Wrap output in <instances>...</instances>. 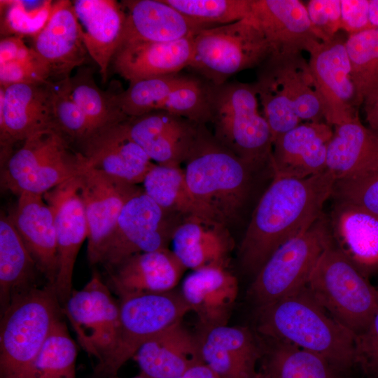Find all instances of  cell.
I'll return each mask as SVG.
<instances>
[{
  "mask_svg": "<svg viewBox=\"0 0 378 378\" xmlns=\"http://www.w3.org/2000/svg\"><path fill=\"white\" fill-rule=\"evenodd\" d=\"M345 46L360 106L378 94V28L349 35Z\"/></svg>",
  "mask_w": 378,
  "mask_h": 378,
  "instance_id": "8d00e7d4",
  "label": "cell"
},
{
  "mask_svg": "<svg viewBox=\"0 0 378 378\" xmlns=\"http://www.w3.org/2000/svg\"><path fill=\"white\" fill-rule=\"evenodd\" d=\"M37 56L33 48L25 44L22 36H6L0 41V65L14 61L30 60Z\"/></svg>",
  "mask_w": 378,
  "mask_h": 378,
  "instance_id": "f907efd6",
  "label": "cell"
},
{
  "mask_svg": "<svg viewBox=\"0 0 378 378\" xmlns=\"http://www.w3.org/2000/svg\"><path fill=\"white\" fill-rule=\"evenodd\" d=\"M69 142L54 130L24 140L1 164V188L17 196L24 192L43 195L80 175L87 160L71 150Z\"/></svg>",
  "mask_w": 378,
  "mask_h": 378,
  "instance_id": "52a82bcc",
  "label": "cell"
},
{
  "mask_svg": "<svg viewBox=\"0 0 378 378\" xmlns=\"http://www.w3.org/2000/svg\"><path fill=\"white\" fill-rule=\"evenodd\" d=\"M48 285L54 287L57 273L55 215L43 195L24 192L8 214Z\"/></svg>",
  "mask_w": 378,
  "mask_h": 378,
  "instance_id": "4316f807",
  "label": "cell"
},
{
  "mask_svg": "<svg viewBox=\"0 0 378 378\" xmlns=\"http://www.w3.org/2000/svg\"><path fill=\"white\" fill-rule=\"evenodd\" d=\"M178 378H219L204 363L196 365Z\"/></svg>",
  "mask_w": 378,
  "mask_h": 378,
  "instance_id": "f5cc1de1",
  "label": "cell"
},
{
  "mask_svg": "<svg viewBox=\"0 0 378 378\" xmlns=\"http://www.w3.org/2000/svg\"><path fill=\"white\" fill-rule=\"evenodd\" d=\"M72 4L88 54L106 82L109 64L121 43L125 10L114 0H75Z\"/></svg>",
  "mask_w": 378,
  "mask_h": 378,
  "instance_id": "f1b7e54d",
  "label": "cell"
},
{
  "mask_svg": "<svg viewBox=\"0 0 378 378\" xmlns=\"http://www.w3.org/2000/svg\"><path fill=\"white\" fill-rule=\"evenodd\" d=\"M77 181L88 228V260L95 265L100 264L125 204L143 188L89 167Z\"/></svg>",
  "mask_w": 378,
  "mask_h": 378,
  "instance_id": "5bb4252c",
  "label": "cell"
},
{
  "mask_svg": "<svg viewBox=\"0 0 378 378\" xmlns=\"http://www.w3.org/2000/svg\"><path fill=\"white\" fill-rule=\"evenodd\" d=\"M186 268L168 248L134 255L107 272L106 284L118 298L174 289Z\"/></svg>",
  "mask_w": 378,
  "mask_h": 378,
  "instance_id": "484cf974",
  "label": "cell"
},
{
  "mask_svg": "<svg viewBox=\"0 0 378 378\" xmlns=\"http://www.w3.org/2000/svg\"><path fill=\"white\" fill-rule=\"evenodd\" d=\"M1 34L6 36H36L46 26L54 9L52 1H1Z\"/></svg>",
  "mask_w": 378,
  "mask_h": 378,
  "instance_id": "60d3db41",
  "label": "cell"
},
{
  "mask_svg": "<svg viewBox=\"0 0 378 378\" xmlns=\"http://www.w3.org/2000/svg\"><path fill=\"white\" fill-rule=\"evenodd\" d=\"M188 186L197 200L220 223L239 215L248 194L251 168L200 125L184 162Z\"/></svg>",
  "mask_w": 378,
  "mask_h": 378,
  "instance_id": "3957f363",
  "label": "cell"
},
{
  "mask_svg": "<svg viewBox=\"0 0 378 378\" xmlns=\"http://www.w3.org/2000/svg\"><path fill=\"white\" fill-rule=\"evenodd\" d=\"M55 130L52 82L0 87L1 164L14 151L15 143Z\"/></svg>",
  "mask_w": 378,
  "mask_h": 378,
  "instance_id": "9a60e30c",
  "label": "cell"
},
{
  "mask_svg": "<svg viewBox=\"0 0 378 378\" xmlns=\"http://www.w3.org/2000/svg\"><path fill=\"white\" fill-rule=\"evenodd\" d=\"M305 6L317 38L326 41L335 38L342 29L341 0H310Z\"/></svg>",
  "mask_w": 378,
  "mask_h": 378,
  "instance_id": "bcb514c9",
  "label": "cell"
},
{
  "mask_svg": "<svg viewBox=\"0 0 378 378\" xmlns=\"http://www.w3.org/2000/svg\"><path fill=\"white\" fill-rule=\"evenodd\" d=\"M197 337L203 363L219 378H256L262 350L248 328L212 327L201 329Z\"/></svg>",
  "mask_w": 378,
  "mask_h": 378,
  "instance_id": "cb8c5ba5",
  "label": "cell"
},
{
  "mask_svg": "<svg viewBox=\"0 0 378 378\" xmlns=\"http://www.w3.org/2000/svg\"><path fill=\"white\" fill-rule=\"evenodd\" d=\"M201 329L227 325L239 292L237 277L228 266L213 265L192 270L180 290Z\"/></svg>",
  "mask_w": 378,
  "mask_h": 378,
  "instance_id": "d4e9b609",
  "label": "cell"
},
{
  "mask_svg": "<svg viewBox=\"0 0 378 378\" xmlns=\"http://www.w3.org/2000/svg\"><path fill=\"white\" fill-rule=\"evenodd\" d=\"M160 110L205 125L211 119L209 83L186 76L171 92Z\"/></svg>",
  "mask_w": 378,
  "mask_h": 378,
  "instance_id": "ee69618b",
  "label": "cell"
},
{
  "mask_svg": "<svg viewBox=\"0 0 378 378\" xmlns=\"http://www.w3.org/2000/svg\"><path fill=\"white\" fill-rule=\"evenodd\" d=\"M272 341L260 370L269 378H344L319 355L289 342Z\"/></svg>",
  "mask_w": 378,
  "mask_h": 378,
  "instance_id": "d590c367",
  "label": "cell"
},
{
  "mask_svg": "<svg viewBox=\"0 0 378 378\" xmlns=\"http://www.w3.org/2000/svg\"><path fill=\"white\" fill-rule=\"evenodd\" d=\"M307 52L308 66L324 121L335 127L358 115L345 41L337 36L330 41H319Z\"/></svg>",
  "mask_w": 378,
  "mask_h": 378,
  "instance_id": "7c38bea8",
  "label": "cell"
},
{
  "mask_svg": "<svg viewBox=\"0 0 378 378\" xmlns=\"http://www.w3.org/2000/svg\"><path fill=\"white\" fill-rule=\"evenodd\" d=\"M270 53L262 31L250 15L199 31L193 38L189 66L209 83L219 85L237 72L260 66Z\"/></svg>",
  "mask_w": 378,
  "mask_h": 378,
  "instance_id": "30bf717a",
  "label": "cell"
},
{
  "mask_svg": "<svg viewBox=\"0 0 378 378\" xmlns=\"http://www.w3.org/2000/svg\"><path fill=\"white\" fill-rule=\"evenodd\" d=\"M363 105L368 127L378 134V94L365 101Z\"/></svg>",
  "mask_w": 378,
  "mask_h": 378,
  "instance_id": "816d5d0a",
  "label": "cell"
},
{
  "mask_svg": "<svg viewBox=\"0 0 378 378\" xmlns=\"http://www.w3.org/2000/svg\"><path fill=\"white\" fill-rule=\"evenodd\" d=\"M334 245L366 278L378 273V216L336 200L328 220Z\"/></svg>",
  "mask_w": 378,
  "mask_h": 378,
  "instance_id": "7402d4cb",
  "label": "cell"
},
{
  "mask_svg": "<svg viewBox=\"0 0 378 378\" xmlns=\"http://www.w3.org/2000/svg\"><path fill=\"white\" fill-rule=\"evenodd\" d=\"M209 97L214 137L251 167L270 164L272 134L255 83H209Z\"/></svg>",
  "mask_w": 378,
  "mask_h": 378,
  "instance_id": "5b68a950",
  "label": "cell"
},
{
  "mask_svg": "<svg viewBox=\"0 0 378 378\" xmlns=\"http://www.w3.org/2000/svg\"><path fill=\"white\" fill-rule=\"evenodd\" d=\"M55 215L57 273L54 289L63 307L72 292L74 265L88 228L77 176L46 192Z\"/></svg>",
  "mask_w": 378,
  "mask_h": 378,
  "instance_id": "2e32d148",
  "label": "cell"
},
{
  "mask_svg": "<svg viewBox=\"0 0 378 378\" xmlns=\"http://www.w3.org/2000/svg\"><path fill=\"white\" fill-rule=\"evenodd\" d=\"M369 18L372 28H378V0H369Z\"/></svg>",
  "mask_w": 378,
  "mask_h": 378,
  "instance_id": "db71d44e",
  "label": "cell"
},
{
  "mask_svg": "<svg viewBox=\"0 0 378 378\" xmlns=\"http://www.w3.org/2000/svg\"><path fill=\"white\" fill-rule=\"evenodd\" d=\"M335 181L328 170L303 178L273 176L239 246L244 270L255 276L279 246L308 230L323 214Z\"/></svg>",
  "mask_w": 378,
  "mask_h": 378,
  "instance_id": "6da1fadb",
  "label": "cell"
},
{
  "mask_svg": "<svg viewBox=\"0 0 378 378\" xmlns=\"http://www.w3.org/2000/svg\"><path fill=\"white\" fill-rule=\"evenodd\" d=\"M194 36L167 43L121 44L112 60L114 70L130 84L178 73L190 64Z\"/></svg>",
  "mask_w": 378,
  "mask_h": 378,
  "instance_id": "4dcf8cb0",
  "label": "cell"
},
{
  "mask_svg": "<svg viewBox=\"0 0 378 378\" xmlns=\"http://www.w3.org/2000/svg\"><path fill=\"white\" fill-rule=\"evenodd\" d=\"M256 378H269L265 373L259 370L257 373Z\"/></svg>",
  "mask_w": 378,
  "mask_h": 378,
  "instance_id": "9f6ffc18",
  "label": "cell"
},
{
  "mask_svg": "<svg viewBox=\"0 0 378 378\" xmlns=\"http://www.w3.org/2000/svg\"><path fill=\"white\" fill-rule=\"evenodd\" d=\"M169 214L142 190L125 204L100 265L106 272L127 258L167 248L174 230Z\"/></svg>",
  "mask_w": 378,
  "mask_h": 378,
  "instance_id": "4fadbf2b",
  "label": "cell"
},
{
  "mask_svg": "<svg viewBox=\"0 0 378 378\" xmlns=\"http://www.w3.org/2000/svg\"><path fill=\"white\" fill-rule=\"evenodd\" d=\"M33 38V49L48 69L50 81L70 78L88 55L72 1L55 2L47 24Z\"/></svg>",
  "mask_w": 378,
  "mask_h": 378,
  "instance_id": "44dd1931",
  "label": "cell"
},
{
  "mask_svg": "<svg viewBox=\"0 0 378 378\" xmlns=\"http://www.w3.org/2000/svg\"><path fill=\"white\" fill-rule=\"evenodd\" d=\"M356 365L368 378H378V309L369 326L356 337Z\"/></svg>",
  "mask_w": 378,
  "mask_h": 378,
  "instance_id": "c3c4849f",
  "label": "cell"
},
{
  "mask_svg": "<svg viewBox=\"0 0 378 378\" xmlns=\"http://www.w3.org/2000/svg\"><path fill=\"white\" fill-rule=\"evenodd\" d=\"M142 188L169 214L183 220L197 218L219 223L195 197L180 167L155 164L145 176Z\"/></svg>",
  "mask_w": 378,
  "mask_h": 378,
  "instance_id": "e575fe53",
  "label": "cell"
},
{
  "mask_svg": "<svg viewBox=\"0 0 378 378\" xmlns=\"http://www.w3.org/2000/svg\"><path fill=\"white\" fill-rule=\"evenodd\" d=\"M260 66L262 69L255 83L258 93L284 99L301 121H324L308 62L301 53L270 55Z\"/></svg>",
  "mask_w": 378,
  "mask_h": 378,
  "instance_id": "d6986e66",
  "label": "cell"
},
{
  "mask_svg": "<svg viewBox=\"0 0 378 378\" xmlns=\"http://www.w3.org/2000/svg\"><path fill=\"white\" fill-rule=\"evenodd\" d=\"M110 378H120V377H118V375H115V376L111 377ZM130 378H148V377H146V375H144V374L139 372V374H137V375H136L134 377H130Z\"/></svg>",
  "mask_w": 378,
  "mask_h": 378,
  "instance_id": "11a10c76",
  "label": "cell"
},
{
  "mask_svg": "<svg viewBox=\"0 0 378 378\" xmlns=\"http://www.w3.org/2000/svg\"><path fill=\"white\" fill-rule=\"evenodd\" d=\"M69 78L51 81L54 125L56 131L69 141L83 145L94 132L89 120L70 94Z\"/></svg>",
  "mask_w": 378,
  "mask_h": 378,
  "instance_id": "7bdbcfd3",
  "label": "cell"
},
{
  "mask_svg": "<svg viewBox=\"0 0 378 378\" xmlns=\"http://www.w3.org/2000/svg\"><path fill=\"white\" fill-rule=\"evenodd\" d=\"M41 275L10 217H0V309L2 313L17 296L38 286Z\"/></svg>",
  "mask_w": 378,
  "mask_h": 378,
  "instance_id": "836d02e7",
  "label": "cell"
},
{
  "mask_svg": "<svg viewBox=\"0 0 378 378\" xmlns=\"http://www.w3.org/2000/svg\"><path fill=\"white\" fill-rule=\"evenodd\" d=\"M70 94L89 120L94 134L108 125L127 119L117 107L113 93L98 88L90 69H79L69 78Z\"/></svg>",
  "mask_w": 378,
  "mask_h": 378,
  "instance_id": "74e56055",
  "label": "cell"
},
{
  "mask_svg": "<svg viewBox=\"0 0 378 378\" xmlns=\"http://www.w3.org/2000/svg\"><path fill=\"white\" fill-rule=\"evenodd\" d=\"M307 287L321 306L356 337L366 330L378 309V289L332 241L320 257Z\"/></svg>",
  "mask_w": 378,
  "mask_h": 378,
  "instance_id": "8992f818",
  "label": "cell"
},
{
  "mask_svg": "<svg viewBox=\"0 0 378 378\" xmlns=\"http://www.w3.org/2000/svg\"><path fill=\"white\" fill-rule=\"evenodd\" d=\"M120 3L126 15L120 45L172 42L213 27L187 17L163 0H128Z\"/></svg>",
  "mask_w": 378,
  "mask_h": 378,
  "instance_id": "83f0119b",
  "label": "cell"
},
{
  "mask_svg": "<svg viewBox=\"0 0 378 378\" xmlns=\"http://www.w3.org/2000/svg\"><path fill=\"white\" fill-rule=\"evenodd\" d=\"M77 346L66 323L53 326L34 363L33 378H76Z\"/></svg>",
  "mask_w": 378,
  "mask_h": 378,
  "instance_id": "ab89813d",
  "label": "cell"
},
{
  "mask_svg": "<svg viewBox=\"0 0 378 378\" xmlns=\"http://www.w3.org/2000/svg\"><path fill=\"white\" fill-rule=\"evenodd\" d=\"M62 307L52 286L15 298L1 313L0 378H33L36 359Z\"/></svg>",
  "mask_w": 378,
  "mask_h": 378,
  "instance_id": "277c9868",
  "label": "cell"
},
{
  "mask_svg": "<svg viewBox=\"0 0 378 378\" xmlns=\"http://www.w3.org/2000/svg\"><path fill=\"white\" fill-rule=\"evenodd\" d=\"M188 18L216 27L251 15L252 0H163Z\"/></svg>",
  "mask_w": 378,
  "mask_h": 378,
  "instance_id": "b9f144b4",
  "label": "cell"
},
{
  "mask_svg": "<svg viewBox=\"0 0 378 378\" xmlns=\"http://www.w3.org/2000/svg\"><path fill=\"white\" fill-rule=\"evenodd\" d=\"M332 196L359 205L378 216V171L336 181Z\"/></svg>",
  "mask_w": 378,
  "mask_h": 378,
  "instance_id": "f6af8a7d",
  "label": "cell"
},
{
  "mask_svg": "<svg viewBox=\"0 0 378 378\" xmlns=\"http://www.w3.org/2000/svg\"><path fill=\"white\" fill-rule=\"evenodd\" d=\"M119 328L114 346L108 356L96 364L93 378H110L146 340L183 321L190 312L180 291L131 295L118 299Z\"/></svg>",
  "mask_w": 378,
  "mask_h": 378,
  "instance_id": "ba28073f",
  "label": "cell"
},
{
  "mask_svg": "<svg viewBox=\"0 0 378 378\" xmlns=\"http://www.w3.org/2000/svg\"><path fill=\"white\" fill-rule=\"evenodd\" d=\"M369 6V0H341L342 30L351 35L372 29Z\"/></svg>",
  "mask_w": 378,
  "mask_h": 378,
  "instance_id": "681fc988",
  "label": "cell"
},
{
  "mask_svg": "<svg viewBox=\"0 0 378 378\" xmlns=\"http://www.w3.org/2000/svg\"><path fill=\"white\" fill-rule=\"evenodd\" d=\"M172 251L186 269L228 266L234 244L227 226L197 218L183 219L172 235Z\"/></svg>",
  "mask_w": 378,
  "mask_h": 378,
  "instance_id": "1f68e13d",
  "label": "cell"
},
{
  "mask_svg": "<svg viewBox=\"0 0 378 378\" xmlns=\"http://www.w3.org/2000/svg\"><path fill=\"white\" fill-rule=\"evenodd\" d=\"M186 78L176 73L131 83L127 90L113 93L115 104L127 118L160 110L171 92Z\"/></svg>",
  "mask_w": 378,
  "mask_h": 378,
  "instance_id": "f35d334b",
  "label": "cell"
},
{
  "mask_svg": "<svg viewBox=\"0 0 378 378\" xmlns=\"http://www.w3.org/2000/svg\"><path fill=\"white\" fill-rule=\"evenodd\" d=\"M125 124L153 162L174 167L186 161L202 125L162 110L128 118Z\"/></svg>",
  "mask_w": 378,
  "mask_h": 378,
  "instance_id": "e0dca14e",
  "label": "cell"
},
{
  "mask_svg": "<svg viewBox=\"0 0 378 378\" xmlns=\"http://www.w3.org/2000/svg\"><path fill=\"white\" fill-rule=\"evenodd\" d=\"M83 350L102 363L112 351L118 332L119 301L94 271L90 281L78 290H72L62 307Z\"/></svg>",
  "mask_w": 378,
  "mask_h": 378,
  "instance_id": "8fae6325",
  "label": "cell"
},
{
  "mask_svg": "<svg viewBox=\"0 0 378 378\" xmlns=\"http://www.w3.org/2000/svg\"><path fill=\"white\" fill-rule=\"evenodd\" d=\"M125 120L97 132L83 144L81 153L88 167L139 185L155 164L131 137Z\"/></svg>",
  "mask_w": 378,
  "mask_h": 378,
  "instance_id": "ffe728a7",
  "label": "cell"
},
{
  "mask_svg": "<svg viewBox=\"0 0 378 378\" xmlns=\"http://www.w3.org/2000/svg\"><path fill=\"white\" fill-rule=\"evenodd\" d=\"M332 241L328 220L323 214L305 232L279 246L254 276L248 290L257 309L305 288Z\"/></svg>",
  "mask_w": 378,
  "mask_h": 378,
  "instance_id": "9c48e42d",
  "label": "cell"
},
{
  "mask_svg": "<svg viewBox=\"0 0 378 378\" xmlns=\"http://www.w3.org/2000/svg\"><path fill=\"white\" fill-rule=\"evenodd\" d=\"M148 378H178L204 363L197 335L179 321L143 343L134 358Z\"/></svg>",
  "mask_w": 378,
  "mask_h": 378,
  "instance_id": "f546056e",
  "label": "cell"
},
{
  "mask_svg": "<svg viewBox=\"0 0 378 378\" xmlns=\"http://www.w3.org/2000/svg\"><path fill=\"white\" fill-rule=\"evenodd\" d=\"M334 127L326 170L336 181L378 171V134L365 126L358 115Z\"/></svg>",
  "mask_w": 378,
  "mask_h": 378,
  "instance_id": "d6a6232c",
  "label": "cell"
},
{
  "mask_svg": "<svg viewBox=\"0 0 378 378\" xmlns=\"http://www.w3.org/2000/svg\"><path fill=\"white\" fill-rule=\"evenodd\" d=\"M251 15L269 44L270 55L300 54L319 41L300 1L252 0Z\"/></svg>",
  "mask_w": 378,
  "mask_h": 378,
  "instance_id": "603a6c76",
  "label": "cell"
},
{
  "mask_svg": "<svg viewBox=\"0 0 378 378\" xmlns=\"http://www.w3.org/2000/svg\"><path fill=\"white\" fill-rule=\"evenodd\" d=\"M332 126L325 121L305 122L272 143L270 166L273 176L303 178L326 170Z\"/></svg>",
  "mask_w": 378,
  "mask_h": 378,
  "instance_id": "ac0fdd59",
  "label": "cell"
},
{
  "mask_svg": "<svg viewBox=\"0 0 378 378\" xmlns=\"http://www.w3.org/2000/svg\"><path fill=\"white\" fill-rule=\"evenodd\" d=\"M50 80L48 69L38 56L27 61H14L0 65V85L34 84Z\"/></svg>",
  "mask_w": 378,
  "mask_h": 378,
  "instance_id": "7dc6e473",
  "label": "cell"
},
{
  "mask_svg": "<svg viewBox=\"0 0 378 378\" xmlns=\"http://www.w3.org/2000/svg\"><path fill=\"white\" fill-rule=\"evenodd\" d=\"M257 329L323 357L343 374L356 365V336L333 318L307 287L257 309Z\"/></svg>",
  "mask_w": 378,
  "mask_h": 378,
  "instance_id": "7a4b0ae2",
  "label": "cell"
}]
</instances>
